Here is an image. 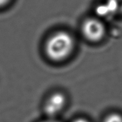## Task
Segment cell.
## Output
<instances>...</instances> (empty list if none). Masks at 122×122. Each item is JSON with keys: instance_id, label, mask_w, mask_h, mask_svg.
Segmentation results:
<instances>
[{"instance_id": "cell-7", "label": "cell", "mask_w": 122, "mask_h": 122, "mask_svg": "<svg viewBox=\"0 0 122 122\" xmlns=\"http://www.w3.org/2000/svg\"><path fill=\"white\" fill-rule=\"evenodd\" d=\"M44 122H60L58 121H55V120H49V121H46Z\"/></svg>"}, {"instance_id": "cell-3", "label": "cell", "mask_w": 122, "mask_h": 122, "mask_svg": "<svg viewBox=\"0 0 122 122\" xmlns=\"http://www.w3.org/2000/svg\"><path fill=\"white\" fill-rule=\"evenodd\" d=\"M66 97L61 93H55L48 98L45 105V111L49 116H53L58 114L66 104Z\"/></svg>"}, {"instance_id": "cell-1", "label": "cell", "mask_w": 122, "mask_h": 122, "mask_svg": "<svg viewBox=\"0 0 122 122\" xmlns=\"http://www.w3.org/2000/svg\"><path fill=\"white\" fill-rule=\"evenodd\" d=\"M74 45V40L72 35L65 31H59L48 40L45 45V51L51 60L61 61L72 54Z\"/></svg>"}, {"instance_id": "cell-2", "label": "cell", "mask_w": 122, "mask_h": 122, "mask_svg": "<svg viewBox=\"0 0 122 122\" xmlns=\"http://www.w3.org/2000/svg\"><path fill=\"white\" fill-rule=\"evenodd\" d=\"M82 34L91 42H98L106 34V26L102 22L95 18H90L83 22L81 26Z\"/></svg>"}, {"instance_id": "cell-5", "label": "cell", "mask_w": 122, "mask_h": 122, "mask_svg": "<svg viewBox=\"0 0 122 122\" xmlns=\"http://www.w3.org/2000/svg\"><path fill=\"white\" fill-rule=\"evenodd\" d=\"M74 122H89L87 119H84V118H79V119H77L75 120Z\"/></svg>"}, {"instance_id": "cell-6", "label": "cell", "mask_w": 122, "mask_h": 122, "mask_svg": "<svg viewBox=\"0 0 122 122\" xmlns=\"http://www.w3.org/2000/svg\"><path fill=\"white\" fill-rule=\"evenodd\" d=\"M9 0H0V6L4 5L8 2Z\"/></svg>"}, {"instance_id": "cell-4", "label": "cell", "mask_w": 122, "mask_h": 122, "mask_svg": "<svg viewBox=\"0 0 122 122\" xmlns=\"http://www.w3.org/2000/svg\"><path fill=\"white\" fill-rule=\"evenodd\" d=\"M104 122H122V116L117 114H111L106 117Z\"/></svg>"}]
</instances>
